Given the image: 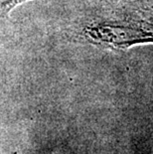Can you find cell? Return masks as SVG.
<instances>
[{"label":"cell","instance_id":"obj_1","mask_svg":"<svg viewBox=\"0 0 153 154\" xmlns=\"http://www.w3.org/2000/svg\"><path fill=\"white\" fill-rule=\"evenodd\" d=\"M80 36L87 43L110 49H125L153 43V15H125L115 20H96L82 28Z\"/></svg>","mask_w":153,"mask_h":154},{"label":"cell","instance_id":"obj_2","mask_svg":"<svg viewBox=\"0 0 153 154\" xmlns=\"http://www.w3.org/2000/svg\"><path fill=\"white\" fill-rule=\"evenodd\" d=\"M29 0H0V16H7L15 7Z\"/></svg>","mask_w":153,"mask_h":154}]
</instances>
